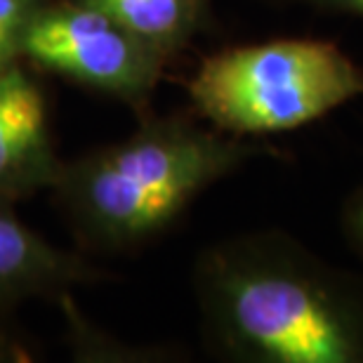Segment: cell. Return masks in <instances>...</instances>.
Listing matches in <instances>:
<instances>
[{
  "label": "cell",
  "instance_id": "cell-1",
  "mask_svg": "<svg viewBox=\"0 0 363 363\" xmlns=\"http://www.w3.org/2000/svg\"><path fill=\"white\" fill-rule=\"evenodd\" d=\"M191 290L208 352L234 363H363V279L281 229L208 243Z\"/></svg>",
  "mask_w": 363,
  "mask_h": 363
},
{
  "label": "cell",
  "instance_id": "cell-4",
  "mask_svg": "<svg viewBox=\"0 0 363 363\" xmlns=\"http://www.w3.org/2000/svg\"><path fill=\"white\" fill-rule=\"evenodd\" d=\"M21 60L69 83L151 111L168 60L83 0H48L26 28Z\"/></svg>",
  "mask_w": 363,
  "mask_h": 363
},
{
  "label": "cell",
  "instance_id": "cell-3",
  "mask_svg": "<svg viewBox=\"0 0 363 363\" xmlns=\"http://www.w3.org/2000/svg\"><path fill=\"white\" fill-rule=\"evenodd\" d=\"M191 111L222 133H293L363 97V67L321 38H274L203 57L186 83Z\"/></svg>",
  "mask_w": 363,
  "mask_h": 363
},
{
  "label": "cell",
  "instance_id": "cell-10",
  "mask_svg": "<svg viewBox=\"0 0 363 363\" xmlns=\"http://www.w3.org/2000/svg\"><path fill=\"white\" fill-rule=\"evenodd\" d=\"M38 359V350L31 337L24 335L12 316L0 314V363H31Z\"/></svg>",
  "mask_w": 363,
  "mask_h": 363
},
{
  "label": "cell",
  "instance_id": "cell-2",
  "mask_svg": "<svg viewBox=\"0 0 363 363\" xmlns=\"http://www.w3.org/2000/svg\"><path fill=\"white\" fill-rule=\"evenodd\" d=\"M274 154L194 111L144 113L125 140L64 161L50 191L85 255L147 248L217 182Z\"/></svg>",
  "mask_w": 363,
  "mask_h": 363
},
{
  "label": "cell",
  "instance_id": "cell-8",
  "mask_svg": "<svg viewBox=\"0 0 363 363\" xmlns=\"http://www.w3.org/2000/svg\"><path fill=\"white\" fill-rule=\"evenodd\" d=\"M48 0H0V69L21 60L26 28Z\"/></svg>",
  "mask_w": 363,
  "mask_h": 363
},
{
  "label": "cell",
  "instance_id": "cell-9",
  "mask_svg": "<svg viewBox=\"0 0 363 363\" xmlns=\"http://www.w3.org/2000/svg\"><path fill=\"white\" fill-rule=\"evenodd\" d=\"M340 231L350 250L363 262V182L345 196L340 206Z\"/></svg>",
  "mask_w": 363,
  "mask_h": 363
},
{
  "label": "cell",
  "instance_id": "cell-11",
  "mask_svg": "<svg viewBox=\"0 0 363 363\" xmlns=\"http://www.w3.org/2000/svg\"><path fill=\"white\" fill-rule=\"evenodd\" d=\"M272 3L304 5V7H311V10H318V12L345 14V17L363 19V0H272Z\"/></svg>",
  "mask_w": 363,
  "mask_h": 363
},
{
  "label": "cell",
  "instance_id": "cell-6",
  "mask_svg": "<svg viewBox=\"0 0 363 363\" xmlns=\"http://www.w3.org/2000/svg\"><path fill=\"white\" fill-rule=\"evenodd\" d=\"M85 252L64 250L31 229L17 215L14 201L0 196V314L28 300H52L74 288L106 279Z\"/></svg>",
  "mask_w": 363,
  "mask_h": 363
},
{
  "label": "cell",
  "instance_id": "cell-7",
  "mask_svg": "<svg viewBox=\"0 0 363 363\" xmlns=\"http://www.w3.org/2000/svg\"><path fill=\"white\" fill-rule=\"evenodd\" d=\"M172 62L213 26V0H83Z\"/></svg>",
  "mask_w": 363,
  "mask_h": 363
},
{
  "label": "cell",
  "instance_id": "cell-5",
  "mask_svg": "<svg viewBox=\"0 0 363 363\" xmlns=\"http://www.w3.org/2000/svg\"><path fill=\"white\" fill-rule=\"evenodd\" d=\"M60 165L40 83L21 60L0 69V196L19 203L45 191Z\"/></svg>",
  "mask_w": 363,
  "mask_h": 363
}]
</instances>
